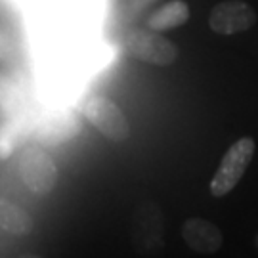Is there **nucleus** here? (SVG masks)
Masks as SVG:
<instances>
[{
    "instance_id": "nucleus-1",
    "label": "nucleus",
    "mask_w": 258,
    "mask_h": 258,
    "mask_svg": "<svg viewBox=\"0 0 258 258\" xmlns=\"http://www.w3.org/2000/svg\"><path fill=\"white\" fill-rule=\"evenodd\" d=\"M254 140L250 136L239 138L235 144H231L226 155L222 157V163L216 170V174L211 180V194L214 197L228 195L241 182L243 174L247 172L252 155H254Z\"/></svg>"
},
{
    "instance_id": "nucleus-2",
    "label": "nucleus",
    "mask_w": 258,
    "mask_h": 258,
    "mask_svg": "<svg viewBox=\"0 0 258 258\" xmlns=\"http://www.w3.org/2000/svg\"><path fill=\"white\" fill-rule=\"evenodd\" d=\"M18 172L21 182L33 194L46 195L57 182V166L46 151L38 146H25L18 153Z\"/></svg>"
},
{
    "instance_id": "nucleus-3",
    "label": "nucleus",
    "mask_w": 258,
    "mask_h": 258,
    "mask_svg": "<svg viewBox=\"0 0 258 258\" xmlns=\"http://www.w3.org/2000/svg\"><path fill=\"white\" fill-rule=\"evenodd\" d=\"M124 46L130 55L146 63L172 65L178 59V46L159 35V31L134 29L124 37Z\"/></svg>"
},
{
    "instance_id": "nucleus-4",
    "label": "nucleus",
    "mask_w": 258,
    "mask_h": 258,
    "mask_svg": "<svg viewBox=\"0 0 258 258\" xmlns=\"http://www.w3.org/2000/svg\"><path fill=\"white\" fill-rule=\"evenodd\" d=\"M132 245L136 250L153 252L165 247L163 212L155 203H142L132 218Z\"/></svg>"
},
{
    "instance_id": "nucleus-5",
    "label": "nucleus",
    "mask_w": 258,
    "mask_h": 258,
    "mask_svg": "<svg viewBox=\"0 0 258 258\" xmlns=\"http://www.w3.org/2000/svg\"><path fill=\"white\" fill-rule=\"evenodd\" d=\"M84 117L90 120L107 140L124 142L128 138V120L124 119L122 111L115 103L107 98H103V96H92V98L86 100Z\"/></svg>"
},
{
    "instance_id": "nucleus-6",
    "label": "nucleus",
    "mask_w": 258,
    "mask_h": 258,
    "mask_svg": "<svg viewBox=\"0 0 258 258\" xmlns=\"http://www.w3.org/2000/svg\"><path fill=\"white\" fill-rule=\"evenodd\" d=\"M256 23V12L243 0H226L212 8L209 25L214 33L230 37L249 31Z\"/></svg>"
},
{
    "instance_id": "nucleus-7",
    "label": "nucleus",
    "mask_w": 258,
    "mask_h": 258,
    "mask_svg": "<svg viewBox=\"0 0 258 258\" xmlns=\"http://www.w3.org/2000/svg\"><path fill=\"white\" fill-rule=\"evenodd\" d=\"M81 132V122L71 111H52L35 124V138L44 146H59Z\"/></svg>"
},
{
    "instance_id": "nucleus-8",
    "label": "nucleus",
    "mask_w": 258,
    "mask_h": 258,
    "mask_svg": "<svg viewBox=\"0 0 258 258\" xmlns=\"http://www.w3.org/2000/svg\"><path fill=\"white\" fill-rule=\"evenodd\" d=\"M182 237L185 245L201 254H214L222 249V231L218 226L205 218H189L182 226Z\"/></svg>"
},
{
    "instance_id": "nucleus-9",
    "label": "nucleus",
    "mask_w": 258,
    "mask_h": 258,
    "mask_svg": "<svg viewBox=\"0 0 258 258\" xmlns=\"http://www.w3.org/2000/svg\"><path fill=\"white\" fill-rule=\"evenodd\" d=\"M187 19H189V6L184 0H172L149 16L148 25L153 31H168L182 27Z\"/></svg>"
},
{
    "instance_id": "nucleus-10",
    "label": "nucleus",
    "mask_w": 258,
    "mask_h": 258,
    "mask_svg": "<svg viewBox=\"0 0 258 258\" xmlns=\"http://www.w3.org/2000/svg\"><path fill=\"white\" fill-rule=\"evenodd\" d=\"M35 228V222L18 205L10 203L0 197V230L8 231L12 235H27Z\"/></svg>"
},
{
    "instance_id": "nucleus-11",
    "label": "nucleus",
    "mask_w": 258,
    "mask_h": 258,
    "mask_svg": "<svg viewBox=\"0 0 258 258\" xmlns=\"http://www.w3.org/2000/svg\"><path fill=\"white\" fill-rule=\"evenodd\" d=\"M21 102V92L18 84L10 77L0 73V109H16Z\"/></svg>"
},
{
    "instance_id": "nucleus-12",
    "label": "nucleus",
    "mask_w": 258,
    "mask_h": 258,
    "mask_svg": "<svg viewBox=\"0 0 258 258\" xmlns=\"http://www.w3.org/2000/svg\"><path fill=\"white\" fill-rule=\"evenodd\" d=\"M16 146V132L12 126H0V159H8Z\"/></svg>"
},
{
    "instance_id": "nucleus-13",
    "label": "nucleus",
    "mask_w": 258,
    "mask_h": 258,
    "mask_svg": "<svg viewBox=\"0 0 258 258\" xmlns=\"http://www.w3.org/2000/svg\"><path fill=\"white\" fill-rule=\"evenodd\" d=\"M151 2H157V0H130V6H132L134 12H138V10L148 8Z\"/></svg>"
},
{
    "instance_id": "nucleus-14",
    "label": "nucleus",
    "mask_w": 258,
    "mask_h": 258,
    "mask_svg": "<svg viewBox=\"0 0 258 258\" xmlns=\"http://www.w3.org/2000/svg\"><path fill=\"white\" fill-rule=\"evenodd\" d=\"M6 52H8V40H6V37L0 33V57H4Z\"/></svg>"
},
{
    "instance_id": "nucleus-15",
    "label": "nucleus",
    "mask_w": 258,
    "mask_h": 258,
    "mask_svg": "<svg viewBox=\"0 0 258 258\" xmlns=\"http://www.w3.org/2000/svg\"><path fill=\"white\" fill-rule=\"evenodd\" d=\"M254 245H256V249H258V235L254 237Z\"/></svg>"
}]
</instances>
